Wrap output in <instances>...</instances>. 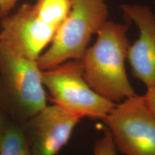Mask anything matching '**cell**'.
Segmentation results:
<instances>
[{
	"label": "cell",
	"mask_w": 155,
	"mask_h": 155,
	"mask_svg": "<svg viewBox=\"0 0 155 155\" xmlns=\"http://www.w3.org/2000/svg\"><path fill=\"white\" fill-rule=\"evenodd\" d=\"M127 24L106 21L97 32V38L81 59L83 75L100 96L120 103L137 95L125 67L131 42Z\"/></svg>",
	"instance_id": "6da1fadb"
},
{
	"label": "cell",
	"mask_w": 155,
	"mask_h": 155,
	"mask_svg": "<svg viewBox=\"0 0 155 155\" xmlns=\"http://www.w3.org/2000/svg\"><path fill=\"white\" fill-rule=\"evenodd\" d=\"M46 106L42 70L37 61L0 43V111L21 125Z\"/></svg>",
	"instance_id": "7a4b0ae2"
},
{
	"label": "cell",
	"mask_w": 155,
	"mask_h": 155,
	"mask_svg": "<svg viewBox=\"0 0 155 155\" xmlns=\"http://www.w3.org/2000/svg\"><path fill=\"white\" fill-rule=\"evenodd\" d=\"M106 0H71L67 17L60 25L49 47L37 61L43 71L71 60H81L93 35L107 21Z\"/></svg>",
	"instance_id": "3957f363"
},
{
	"label": "cell",
	"mask_w": 155,
	"mask_h": 155,
	"mask_svg": "<svg viewBox=\"0 0 155 155\" xmlns=\"http://www.w3.org/2000/svg\"><path fill=\"white\" fill-rule=\"evenodd\" d=\"M42 78L52 104L82 119L103 120L116 104L100 96L89 86L81 60H71L43 70Z\"/></svg>",
	"instance_id": "277c9868"
},
{
	"label": "cell",
	"mask_w": 155,
	"mask_h": 155,
	"mask_svg": "<svg viewBox=\"0 0 155 155\" xmlns=\"http://www.w3.org/2000/svg\"><path fill=\"white\" fill-rule=\"evenodd\" d=\"M116 150L126 155H155V114L144 96L116 104L102 120Z\"/></svg>",
	"instance_id": "5b68a950"
},
{
	"label": "cell",
	"mask_w": 155,
	"mask_h": 155,
	"mask_svg": "<svg viewBox=\"0 0 155 155\" xmlns=\"http://www.w3.org/2000/svg\"><path fill=\"white\" fill-rule=\"evenodd\" d=\"M0 27V43L33 61H38L50 45L58 29L42 20L35 5L28 3L22 5L14 14L2 17Z\"/></svg>",
	"instance_id": "8992f818"
},
{
	"label": "cell",
	"mask_w": 155,
	"mask_h": 155,
	"mask_svg": "<svg viewBox=\"0 0 155 155\" xmlns=\"http://www.w3.org/2000/svg\"><path fill=\"white\" fill-rule=\"evenodd\" d=\"M81 119L57 104L47 105L21 124L31 155H57L68 143Z\"/></svg>",
	"instance_id": "52a82bcc"
},
{
	"label": "cell",
	"mask_w": 155,
	"mask_h": 155,
	"mask_svg": "<svg viewBox=\"0 0 155 155\" xmlns=\"http://www.w3.org/2000/svg\"><path fill=\"white\" fill-rule=\"evenodd\" d=\"M127 22H134L138 38L128 49L127 60L133 76L147 88L155 86V15L148 6L127 4L120 6Z\"/></svg>",
	"instance_id": "ba28073f"
},
{
	"label": "cell",
	"mask_w": 155,
	"mask_h": 155,
	"mask_svg": "<svg viewBox=\"0 0 155 155\" xmlns=\"http://www.w3.org/2000/svg\"><path fill=\"white\" fill-rule=\"evenodd\" d=\"M0 155H31L21 125L11 121L0 136Z\"/></svg>",
	"instance_id": "9c48e42d"
},
{
	"label": "cell",
	"mask_w": 155,
	"mask_h": 155,
	"mask_svg": "<svg viewBox=\"0 0 155 155\" xmlns=\"http://www.w3.org/2000/svg\"><path fill=\"white\" fill-rule=\"evenodd\" d=\"M34 5L42 20L58 28L68 14L71 0H37Z\"/></svg>",
	"instance_id": "30bf717a"
},
{
	"label": "cell",
	"mask_w": 155,
	"mask_h": 155,
	"mask_svg": "<svg viewBox=\"0 0 155 155\" xmlns=\"http://www.w3.org/2000/svg\"><path fill=\"white\" fill-rule=\"evenodd\" d=\"M93 155H117L112 136L106 127L102 137L97 139L95 143Z\"/></svg>",
	"instance_id": "8fae6325"
},
{
	"label": "cell",
	"mask_w": 155,
	"mask_h": 155,
	"mask_svg": "<svg viewBox=\"0 0 155 155\" xmlns=\"http://www.w3.org/2000/svg\"><path fill=\"white\" fill-rule=\"evenodd\" d=\"M18 0H0V14L2 17L6 16L13 7H15Z\"/></svg>",
	"instance_id": "7c38bea8"
},
{
	"label": "cell",
	"mask_w": 155,
	"mask_h": 155,
	"mask_svg": "<svg viewBox=\"0 0 155 155\" xmlns=\"http://www.w3.org/2000/svg\"><path fill=\"white\" fill-rule=\"evenodd\" d=\"M147 105L150 108L153 113L155 114V86L147 88L146 94L143 95Z\"/></svg>",
	"instance_id": "4fadbf2b"
},
{
	"label": "cell",
	"mask_w": 155,
	"mask_h": 155,
	"mask_svg": "<svg viewBox=\"0 0 155 155\" xmlns=\"http://www.w3.org/2000/svg\"><path fill=\"white\" fill-rule=\"evenodd\" d=\"M11 121H12L9 119L8 116L2 111H0V136L5 130L7 126L10 124Z\"/></svg>",
	"instance_id": "5bb4252c"
},
{
	"label": "cell",
	"mask_w": 155,
	"mask_h": 155,
	"mask_svg": "<svg viewBox=\"0 0 155 155\" xmlns=\"http://www.w3.org/2000/svg\"><path fill=\"white\" fill-rule=\"evenodd\" d=\"M152 2H154V3L155 4V0H152Z\"/></svg>",
	"instance_id": "9a60e30c"
},
{
	"label": "cell",
	"mask_w": 155,
	"mask_h": 155,
	"mask_svg": "<svg viewBox=\"0 0 155 155\" xmlns=\"http://www.w3.org/2000/svg\"><path fill=\"white\" fill-rule=\"evenodd\" d=\"M1 18H2V16H1V14H0V19H1Z\"/></svg>",
	"instance_id": "2e32d148"
}]
</instances>
